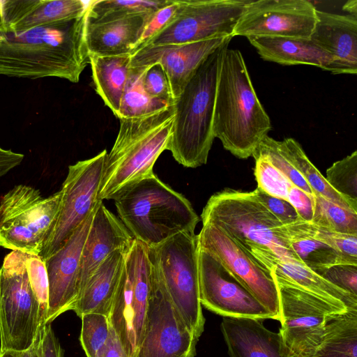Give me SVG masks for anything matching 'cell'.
<instances>
[{"mask_svg": "<svg viewBox=\"0 0 357 357\" xmlns=\"http://www.w3.org/2000/svg\"><path fill=\"white\" fill-rule=\"evenodd\" d=\"M107 153L105 149L93 158L68 167L61 188L58 219L40 255L43 260L54 254L102 202L98 192Z\"/></svg>", "mask_w": 357, "mask_h": 357, "instance_id": "obj_14", "label": "cell"}, {"mask_svg": "<svg viewBox=\"0 0 357 357\" xmlns=\"http://www.w3.org/2000/svg\"><path fill=\"white\" fill-rule=\"evenodd\" d=\"M249 1L178 0L172 20L145 46L233 38L234 28Z\"/></svg>", "mask_w": 357, "mask_h": 357, "instance_id": "obj_12", "label": "cell"}, {"mask_svg": "<svg viewBox=\"0 0 357 357\" xmlns=\"http://www.w3.org/2000/svg\"><path fill=\"white\" fill-rule=\"evenodd\" d=\"M0 357H13V351H0Z\"/></svg>", "mask_w": 357, "mask_h": 357, "instance_id": "obj_50", "label": "cell"}, {"mask_svg": "<svg viewBox=\"0 0 357 357\" xmlns=\"http://www.w3.org/2000/svg\"><path fill=\"white\" fill-rule=\"evenodd\" d=\"M312 357H357V308L349 309L327 324Z\"/></svg>", "mask_w": 357, "mask_h": 357, "instance_id": "obj_30", "label": "cell"}, {"mask_svg": "<svg viewBox=\"0 0 357 357\" xmlns=\"http://www.w3.org/2000/svg\"><path fill=\"white\" fill-rule=\"evenodd\" d=\"M153 13L87 22L86 40L89 54L132 55L146 23Z\"/></svg>", "mask_w": 357, "mask_h": 357, "instance_id": "obj_23", "label": "cell"}, {"mask_svg": "<svg viewBox=\"0 0 357 357\" xmlns=\"http://www.w3.org/2000/svg\"><path fill=\"white\" fill-rule=\"evenodd\" d=\"M80 318L79 340L86 357H101L110 333L108 317L100 313H86Z\"/></svg>", "mask_w": 357, "mask_h": 357, "instance_id": "obj_36", "label": "cell"}, {"mask_svg": "<svg viewBox=\"0 0 357 357\" xmlns=\"http://www.w3.org/2000/svg\"><path fill=\"white\" fill-rule=\"evenodd\" d=\"M133 241L122 222L100 202L82 250L79 293L91 275L110 254L117 250H129Z\"/></svg>", "mask_w": 357, "mask_h": 357, "instance_id": "obj_21", "label": "cell"}, {"mask_svg": "<svg viewBox=\"0 0 357 357\" xmlns=\"http://www.w3.org/2000/svg\"><path fill=\"white\" fill-rule=\"evenodd\" d=\"M89 2L81 0H0L1 21L14 29H29L82 17Z\"/></svg>", "mask_w": 357, "mask_h": 357, "instance_id": "obj_22", "label": "cell"}, {"mask_svg": "<svg viewBox=\"0 0 357 357\" xmlns=\"http://www.w3.org/2000/svg\"><path fill=\"white\" fill-rule=\"evenodd\" d=\"M306 223L315 238L336 250L351 264H357V235L333 231L311 222Z\"/></svg>", "mask_w": 357, "mask_h": 357, "instance_id": "obj_39", "label": "cell"}, {"mask_svg": "<svg viewBox=\"0 0 357 357\" xmlns=\"http://www.w3.org/2000/svg\"><path fill=\"white\" fill-rule=\"evenodd\" d=\"M144 70L145 67H130L118 119L142 116L171 105L148 94L143 84Z\"/></svg>", "mask_w": 357, "mask_h": 357, "instance_id": "obj_32", "label": "cell"}, {"mask_svg": "<svg viewBox=\"0 0 357 357\" xmlns=\"http://www.w3.org/2000/svg\"><path fill=\"white\" fill-rule=\"evenodd\" d=\"M268 114L253 87L241 52L225 50L219 73L213 132L234 156L247 159L271 130Z\"/></svg>", "mask_w": 357, "mask_h": 357, "instance_id": "obj_2", "label": "cell"}, {"mask_svg": "<svg viewBox=\"0 0 357 357\" xmlns=\"http://www.w3.org/2000/svg\"><path fill=\"white\" fill-rule=\"evenodd\" d=\"M198 271L202 306L223 317L273 319L216 257L199 248Z\"/></svg>", "mask_w": 357, "mask_h": 357, "instance_id": "obj_17", "label": "cell"}, {"mask_svg": "<svg viewBox=\"0 0 357 357\" xmlns=\"http://www.w3.org/2000/svg\"><path fill=\"white\" fill-rule=\"evenodd\" d=\"M33 357H63V350L51 324H46L32 347Z\"/></svg>", "mask_w": 357, "mask_h": 357, "instance_id": "obj_45", "label": "cell"}, {"mask_svg": "<svg viewBox=\"0 0 357 357\" xmlns=\"http://www.w3.org/2000/svg\"><path fill=\"white\" fill-rule=\"evenodd\" d=\"M96 209L54 254L44 260L49 288L46 324L75 306L82 250Z\"/></svg>", "mask_w": 357, "mask_h": 357, "instance_id": "obj_18", "label": "cell"}, {"mask_svg": "<svg viewBox=\"0 0 357 357\" xmlns=\"http://www.w3.org/2000/svg\"><path fill=\"white\" fill-rule=\"evenodd\" d=\"M256 155L266 157L295 186L301 189L308 195L314 197L312 190L306 181L282 152L278 140L268 135L265 137L252 156Z\"/></svg>", "mask_w": 357, "mask_h": 357, "instance_id": "obj_38", "label": "cell"}, {"mask_svg": "<svg viewBox=\"0 0 357 357\" xmlns=\"http://www.w3.org/2000/svg\"><path fill=\"white\" fill-rule=\"evenodd\" d=\"M273 278L279 294L282 353L284 357H312L327 324L349 309L336 306L284 280Z\"/></svg>", "mask_w": 357, "mask_h": 357, "instance_id": "obj_11", "label": "cell"}, {"mask_svg": "<svg viewBox=\"0 0 357 357\" xmlns=\"http://www.w3.org/2000/svg\"><path fill=\"white\" fill-rule=\"evenodd\" d=\"M231 37L180 45L145 46L131 55L130 67L160 63L168 79L174 100L203 61Z\"/></svg>", "mask_w": 357, "mask_h": 357, "instance_id": "obj_19", "label": "cell"}, {"mask_svg": "<svg viewBox=\"0 0 357 357\" xmlns=\"http://www.w3.org/2000/svg\"><path fill=\"white\" fill-rule=\"evenodd\" d=\"M253 158L257 188L272 197L288 201L289 190L294 185L266 157L256 155Z\"/></svg>", "mask_w": 357, "mask_h": 357, "instance_id": "obj_37", "label": "cell"}, {"mask_svg": "<svg viewBox=\"0 0 357 357\" xmlns=\"http://www.w3.org/2000/svg\"><path fill=\"white\" fill-rule=\"evenodd\" d=\"M252 192L282 225L291 224L299 220L296 210L288 201L272 197L257 188Z\"/></svg>", "mask_w": 357, "mask_h": 357, "instance_id": "obj_44", "label": "cell"}, {"mask_svg": "<svg viewBox=\"0 0 357 357\" xmlns=\"http://www.w3.org/2000/svg\"><path fill=\"white\" fill-rule=\"evenodd\" d=\"M278 142L284 154L302 175L314 195L319 194L344 208L356 212L342 196L331 187L297 141L293 138H286Z\"/></svg>", "mask_w": 357, "mask_h": 357, "instance_id": "obj_31", "label": "cell"}, {"mask_svg": "<svg viewBox=\"0 0 357 357\" xmlns=\"http://www.w3.org/2000/svg\"><path fill=\"white\" fill-rule=\"evenodd\" d=\"M24 157L22 153L5 149L0 146V177L20 165Z\"/></svg>", "mask_w": 357, "mask_h": 357, "instance_id": "obj_47", "label": "cell"}, {"mask_svg": "<svg viewBox=\"0 0 357 357\" xmlns=\"http://www.w3.org/2000/svg\"><path fill=\"white\" fill-rule=\"evenodd\" d=\"M151 287L148 247L134 239L127 252L108 316L126 354L133 357L145 327Z\"/></svg>", "mask_w": 357, "mask_h": 357, "instance_id": "obj_10", "label": "cell"}, {"mask_svg": "<svg viewBox=\"0 0 357 357\" xmlns=\"http://www.w3.org/2000/svg\"><path fill=\"white\" fill-rule=\"evenodd\" d=\"M27 255L13 250L0 268V351L29 349L46 324L29 279Z\"/></svg>", "mask_w": 357, "mask_h": 357, "instance_id": "obj_7", "label": "cell"}, {"mask_svg": "<svg viewBox=\"0 0 357 357\" xmlns=\"http://www.w3.org/2000/svg\"><path fill=\"white\" fill-rule=\"evenodd\" d=\"M149 257L151 294L143 337L133 357H195L199 339L174 307L158 267Z\"/></svg>", "mask_w": 357, "mask_h": 357, "instance_id": "obj_13", "label": "cell"}, {"mask_svg": "<svg viewBox=\"0 0 357 357\" xmlns=\"http://www.w3.org/2000/svg\"><path fill=\"white\" fill-rule=\"evenodd\" d=\"M317 20V8L307 0H251L233 36L310 39Z\"/></svg>", "mask_w": 357, "mask_h": 357, "instance_id": "obj_16", "label": "cell"}, {"mask_svg": "<svg viewBox=\"0 0 357 357\" xmlns=\"http://www.w3.org/2000/svg\"><path fill=\"white\" fill-rule=\"evenodd\" d=\"M112 199L134 239L148 248L181 232L195 233L199 221L188 199L155 174L123 188Z\"/></svg>", "mask_w": 357, "mask_h": 357, "instance_id": "obj_3", "label": "cell"}, {"mask_svg": "<svg viewBox=\"0 0 357 357\" xmlns=\"http://www.w3.org/2000/svg\"><path fill=\"white\" fill-rule=\"evenodd\" d=\"M288 202L296 210L299 220L312 222L314 211V197L293 185L289 192Z\"/></svg>", "mask_w": 357, "mask_h": 357, "instance_id": "obj_46", "label": "cell"}, {"mask_svg": "<svg viewBox=\"0 0 357 357\" xmlns=\"http://www.w3.org/2000/svg\"><path fill=\"white\" fill-rule=\"evenodd\" d=\"M314 211L311 223L342 234L357 235V213L314 195Z\"/></svg>", "mask_w": 357, "mask_h": 357, "instance_id": "obj_34", "label": "cell"}, {"mask_svg": "<svg viewBox=\"0 0 357 357\" xmlns=\"http://www.w3.org/2000/svg\"><path fill=\"white\" fill-rule=\"evenodd\" d=\"M169 0H101L90 1L87 22H93L130 15L153 13Z\"/></svg>", "mask_w": 357, "mask_h": 357, "instance_id": "obj_33", "label": "cell"}, {"mask_svg": "<svg viewBox=\"0 0 357 357\" xmlns=\"http://www.w3.org/2000/svg\"><path fill=\"white\" fill-rule=\"evenodd\" d=\"M325 179L357 212V151L334 162L326 170Z\"/></svg>", "mask_w": 357, "mask_h": 357, "instance_id": "obj_35", "label": "cell"}, {"mask_svg": "<svg viewBox=\"0 0 357 357\" xmlns=\"http://www.w3.org/2000/svg\"><path fill=\"white\" fill-rule=\"evenodd\" d=\"M174 119L173 104L144 116L119 119L118 135L105 161L100 200L112 199L123 188L154 174L155 161L168 149Z\"/></svg>", "mask_w": 357, "mask_h": 357, "instance_id": "obj_5", "label": "cell"}, {"mask_svg": "<svg viewBox=\"0 0 357 357\" xmlns=\"http://www.w3.org/2000/svg\"><path fill=\"white\" fill-rule=\"evenodd\" d=\"M260 57L281 65L306 64L332 72L333 58L310 39L275 37L248 38Z\"/></svg>", "mask_w": 357, "mask_h": 357, "instance_id": "obj_26", "label": "cell"}, {"mask_svg": "<svg viewBox=\"0 0 357 357\" xmlns=\"http://www.w3.org/2000/svg\"><path fill=\"white\" fill-rule=\"evenodd\" d=\"M29 279L47 318L49 288L47 271L44 260L40 255H29L26 259Z\"/></svg>", "mask_w": 357, "mask_h": 357, "instance_id": "obj_42", "label": "cell"}, {"mask_svg": "<svg viewBox=\"0 0 357 357\" xmlns=\"http://www.w3.org/2000/svg\"><path fill=\"white\" fill-rule=\"evenodd\" d=\"M337 287L357 296V264H337L314 271Z\"/></svg>", "mask_w": 357, "mask_h": 357, "instance_id": "obj_40", "label": "cell"}, {"mask_svg": "<svg viewBox=\"0 0 357 357\" xmlns=\"http://www.w3.org/2000/svg\"><path fill=\"white\" fill-rule=\"evenodd\" d=\"M197 235L199 248L216 257L271 314L280 321L279 294L271 271L218 226L206 222Z\"/></svg>", "mask_w": 357, "mask_h": 357, "instance_id": "obj_15", "label": "cell"}, {"mask_svg": "<svg viewBox=\"0 0 357 357\" xmlns=\"http://www.w3.org/2000/svg\"><path fill=\"white\" fill-rule=\"evenodd\" d=\"M131 54H89V64L96 93L117 117L127 82Z\"/></svg>", "mask_w": 357, "mask_h": 357, "instance_id": "obj_29", "label": "cell"}, {"mask_svg": "<svg viewBox=\"0 0 357 357\" xmlns=\"http://www.w3.org/2000/svg\"><path fill=\"white\" fill-rule=\"evenodd\" d=\"M280 228L287 247L295 259L313 271L337 264H351L336 250L315 238L306 222L298 220Z\"/></svg>", "mask_w": 357, "mask_h": 357, "instance_id": "obj_28", "label": "cell"}, {"mask_svg": "<svg viewBox=\"0 0 357 357\" xmlns=\"http://www.w3.org/2000/svg\"><path fill=\"white\" fill-rule=\"evenodd\" d=\"M61 190L43 197L33 187L20 184L0 200V246L40 255L60 211Z\"/></svg>", "mask_w": 357, "mask_h": 357, "instance_id": "obj_8", "label": "cell"}, {"mask_svg": "<svg viewBox=\"0 0 357 357\" xmlns=\"http://www.w3.org/2000/svg\"><path fill=\"white\" fill-rule=\"evenodd\" d=\"M86 24L87 10L73 20L29 29L5 24L0 15V75L77 83L89 64Z\"/></svg>", "mask_w": 357, "mask_h": 357, "instance_id": "obj_1", "label": "cell"}, {"mask_svg": "<svg viewBox=\"0 0 357 357\" xmlns=\"http://www.w3.org/2000/svg\"><path fill=\"white\" fill-rule=\"evenodd\" d=\"M271 271L275 262L294 259L284 241L282 224L252 192L225 189L213 195L202 213Z\"/></svg>", "mask_w": 357, "mask_h": 357, "instance_id": "obj_6", "label": "cell"}, {"mask_svg": "<svg viewBox=\"0 0 357 357\" xmlns=\"http://www.w3.org/2000/svg\"><path fill=\"white\" fill-rule=\"evenodd\" d=\"M271 272L279 278L340 307L357 308V296L327 281L294 259L279 260Z\"/></svg>", "mask_w": 357, "mask_h": 357, "instance_id": "obj_27", "label": "cell"}, {"mask_svg": "<svg viewBox=\"0 0 357 357\" xmlns=\"http://www.w3.org/2000/svg\"><path fill=\"white\" fill-rule=\"evenodd\" d=\"M178 0H169L162 8L155 10L146 23L134 52L144 47L148 42L161 31L172 20L178 8Z\"/></svg>", "mask_w": 357, "mask_h": 357, "instance_id": "obj_43", "label": "cell"}, {"mask_svg": "<svg viewBox=\"0 0 357 357\" xmlns=\"http://www.w3.org/2000/svg\"><path fill=\"white\" fill-rule=\"evenodd\" d=\"M148 249L174 307L199 339L205 318L199 299L197 235L181 232Z\"/></svg>", "mask_w": 357, "mask_h": 357, "instance_id": "obj_9", "label": "cell"}, {"mask_svg": "<svg viewBox=\"0 0 357 357\" xmlns=\"http://www.w3.org/2000/svg\"><path fill=\"white\" fill-rule=\"evenodd\" d=\"M101 357H128L112 326L108 342Z\"/></svg>", "mask_w": 357, "mask_h": 357, "instance_id": "obj_48", "label": "cell"}, {"mask_svg": "<svg viewBox=\"0 0 357 357\" xmlns=\"http://www.w3.org/2000/svg\"><path fill=\"white\" fill-rule=\"evenodd\" d=\"M310 40L334 59L333 74L357 73V17L317 9Z\"/></svg>", "mask_w": 357, "mask_h": 357, "instance_id": "obj_20", "label": "cell"}, {"mask_svg": "<svg viewBox=\"0 0 357 357\" xmlns=\"http://www.w3.org/2000/svg\"><path fill=\"white\" fill-rule=\"evenodd\" d=\"M144 87L153 98L168 104H173L171 89L165 70L160 63L145 67L143 75Z\"/></svg>", "mask_w": 357, "mask_h": 357, "instance_id": "obj_41", "label": "cell"}, {"mask_svg": "<svg viewBox=\"0 0 357 357\" xmlns=\"http://www.w3.org/2000/svg\"><path fill=\"white\" fill-rule=\"evenodd\" d=\"M342 9L351 15L357 17V1L351 0L347 1L342 6Z\"/></svg>", "mask_w": 357, "mask_h": 357, "instance_id": "obj_49", "label": "cell"}, {"mask_svg": "<svg viewBox=\"0 0 357 357\" xmlns=\"http://www.w3.org/2000/svg\"><path fill=\"white\" fill-rule=\"evenodd\" d=\"M221 331L230 357H284L280 333L267 329L262 319L223 317Z\"/></svg>", "mask_w": 357, "mask_h": 357, "instance_id": "obj_24", "label": "cell"}, {"mask_svg": "<svg viewBox=\"0 0 357 357\" xmlns=\"http://www.w3.org/2000/svg\"><path fill=\"white\" fill-rule=\"evenodd\" d=\"M128 252L122 250L113 252L91 275L73 309L78 317L86 313L109 316Z\"/></svg>", "mask_w": 357, "mask_h": 357, "instance_id": "obj_25", "label": "cell"}, {"mask_svg": "<svg viewBox=\"0 0 357 357\" xmlns=\"http://www.w3.org/2000/svg\"><path fill=\"white\" fill-rule=\"evenodd\" d=\"M231 39L199 65L173 102L174 119L167 150L185 167L207 162L215 137L213 116L222 59Z\"/></svg>", "mask_w": 357, "mask_h": 357, "instance_id": "obj_4", "label": "cell"}]
</instances>
